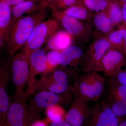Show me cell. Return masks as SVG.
I'll use <instances>...</instances> for the list:
<instances>
[{
  "mask_svg": "<svg viewBox=\"0 0 126 126\" xmlns=\"http://www.w3.org/2000/svg\"><path fill=\"white\" fill-rule=\"evenodd\" d=\"M47 9L35 14L23 16L12 26L5 44L6 53L12 57L23 47L35 27L45 20Z\"/></svg>",
  "mask_w": 126,
  "mask_h": 126,
  "instance_id": "6da1fadb",
  "label": "cell"
},
{
  "mask_svg": "<svg viewBox=\"0 0 126 126\" xmlns=\"http://www.w3.org/2000/svg\"><path fill=\"white\" fill-rule=\"evenodd\" d=\"M26 99H15L10 104L5 122L9 126H30L41 117L40 112Z\"/></svg>",
  "mask_w": 126,
  "mask_h": 126,
  "instance_id": "7a4b0ae2",
  "label": "cell"
},
{
  "mask_svg": "<svg viewBox=\"0 0 126 126\" xmlns=\"http://www.w3.org/2000/svg\"><path fill=\"white\" fill-rule=\"evenodd\" d=\"M12 58L10 67L11 78L15 87V99H26L24 89L26 84H28L29 77L28 55L27 52L22 50Z\"/></svg>",
  "mask_w": 126,
  "mask_h": 126,
  "instance_id": "3957f363",
  "label": "cell"
},
{
  "mask_svg": "<svg viewBox=\"0 0 126 126\" xmlns=\"http://www.w3.org/2000/svg\"><path fill=\"white\" fill-rule=\"evenodd\" d=\"M52 16L60 22L65 31L70 34L73 39L83 42H88L93 36L92 25L83 23L79 20L63 13L60 10L52 7Z\"/></svg>",
  "mask_w": 126,
  "mask_h": 126,
  "instance_id": "277c9868",
  "label": "cell"
},
{
  "mask_svg": "<svg viewBox=\"0 0 126 126\" xmlns=\"http://www.w3.org/2000/svg\"><path fill=\"white\" fill-rule=\"evenodd\" d=\"M112 47L106 36L95 39L89 46L84 54L82 65L84 73L102 72L103 58Z\"/></svg>",
  "mask_w": 126,
  "mask_h": 126,
  "instance_id": "5b68a950",
  "label": "cell"
},
{
  "mask_svg": "<svg viewBox=\"0 0 126 126\" xmlns=\"http://www.w3.org/2000/svg\"><path fill=\"white\" fill-rule=\"evenodd\" d=\"M58 21L55 19H49L38 24L32 32L22 50L30 52L40 48L44 43L59 30Z\"/></svg>",
  "mask_w": 126,
  "mask_h": 126,
  "instance_id": "8992f818",
  "label": "cell"
},
{
  "mask_svg": "<svg viewBox=\"0 0 126 126\" xmlns=\"http://www.w3.org/2000/svg\"><path fill=\"white\" fill-rule=\"evenodd\" d=\"M121 122L105 99L90 107L86 126H118Z\"/></svg>",
  "mask_w": 126,
  "mask_h": 126,
  "instance_id": "52a82bcc",
  "label": "cell"
},
{
  "mask_svg": "<svg viewBox=\"0 0 126 126\" xmlns=\"http://www.w3.org/2000/svg\"><path fill=\"white\" fill-rule=\"evenodd\" d=\"M27 53L29 64L30 73L28 87L25 93V96L26 99L35 93L39 81L36 79V76L41 74L43 75L46 67V54L45 50L40 48Z\"/></svg>",
  "mask_w": 126,
  "mask_h": 126,
  "instance_id": "ba28073f",
  "label": "cell"
},
{
  "mask_svg": "<svg viewBox=\"0 0 126 126\" xmlns=\"http://www.w3.org/2000/svg\"><path fill=\"white\" fill-rule=\"evenodd\" d=\"M74 96L73 93L58 94L49 91H41L35 95L30 104L40 112L56 104L70 103Z\"/></svg>",
  "mask_w": 126,
  "mask_h": 126,
  "instance_id": "9c48e42d",
  "label": "cell"
},
{
  "mask_svg": "<svg viewBox=\"0 0 126 126\" xmlns=\"http://www.w3.org/2000/svg\"><path fill=\"white\" fill-rule=\"evenodd\" d=\"M89 108L88 102L74 94L64 120L72 126H83L85 124Z\"/></svg>",
  "mask_w": 126,
  "mask_h": 126,
  "instance_id": "30bf717a",
  "label": "cell"
},
{
  "mask_svg": "<svg viewBox=\"0 0 126 126\" xmlns=\"http://www.w3.org/2000/svg\"><path fill=\"white\" fill-rule=\"evenodd\" d=\"M11 77L10 64L2 61L0 66V126L5 121L10 104L7 87Z\"/></svg>",
  "mask_w": 126,
  "mask_h": 126,
  "instance_id": "8fae6325",
  "label": "cell"
},
{
  "mask_svg": "<svg viewBox=\"0 0 126 126\" xmlns=\"http://www.w3.org/2000/svg\"><path fill=\"white\" fill-rule=\"evenodd\" d=\"M126 64L124 55L112 47L104 55L102 61V69L106 78L115 77Z\"/></svg>",
  "mask_w": 126,
  "mask_h": 126,
  "instance_id": "7c38bea8",
  "label": "cell"
},
{
  "mask_svg": "<svg viewBox=\"0 0 126 126\" xmlns=\"http://www.w3.org/2000/svg\"><path fill=\"white\" fill-rule=\"evenodd\" d=\"M84 54L82 50L76 46L71 45L60 51L58 61L60 65L70 68L78 72L80 67L82 70Z\"/></svg>",
  "mask_w": 126,
  "mask_h": 126,
  "instance_id": "4fadbf2b",
  "label": "cell"
},
{
  "mask_svg": "<svg viewBox=\"0 0 126 126\" xmlns=\"http://www.w3.org/2000/svg\"><path fill=\"white\" fill-rule=\"evenodd\" d=\"M49 4V2L46 0L41 1L31 0L12 6L11 26L16 21L24 16V14H26L27 15H30L38 13L47 9Z\"/></svg>",
  "mask_w": 126,
  "mask_h": 126,
  "instance_id": "5bb4252c",
  "label": "cell"
},
{
  "mask_svg": "<svg viewBox=\"0 0 126 126\" xmlns=\"http://www.w3.org/2000/svg\"><path fill=\"white\" fill-rule=\"evenodd\" d=\"M93 19L94 27L93 36L95 39L106 36L113 31L115 25L106 11L94 14Z\"/></svg>",
  "mask_w": 126,
  "mask_h": 126,
  "instance_id": "9a60e30c",
  "label": "cell"
},
{
  "mask_svg": "<svg viewBox=\"0 0 126 126\" xmlns=\"http://www.w3.org/2000/svg\"><path fill=\"white\" fill-rule=\"evenodd\" d=\"M12 22V6L0 0V45L5 47Z\"/></svg>",
  "mask_w": 126,
  "mask_h": 126,
  "instance_id": "2e32d148",
  "label": "cell"
},
{
  "mask_svg": "<svg viewBox=\"0 0 126 126\" xmlns=\"http://www.w3.org/2000/svg\"><path fill=\"white\" fill-rule=\"evenodd\" d=\"M73 39L65 30H59L47 41L46 50L62 51L72 45Z\"/></svg>",
  "mask_w": 126,
  "mask_h": 126,
  "instance_id": "e0dca14e",
  "label": "cell"
},
{
  "mask_svg": "<svg viewBox=\"0 0 126 126\" xmlns=\"http://www.w3.org/2000/svg\"><path fill=\"white\" fill-rule=\"evenodd\" d=\"M104 92L106 99H113L126 104V86L121 85L112 78H106Z\"/></svg>",
  "mask_w": 126,
  "mask_h": 126,
  "instance_id": "ac0fdd59",
  "label": "cell"
},
{
  "mask_svg": "<svg viewBox=\"0 0 126 126\" xmlns=\"http://www.w3.org/2000/svg\"><path fill=\"white\" fill-rule=\"evenodd\" d=\"M64 14L79 20L90 21L94 15L90 13L88 9L84 4L82 0H79L73 5L61 10Z\"/></svg>",
  "mask_w": 126,
  "mask_h": 126,
  "instance_id": "d6986e66",
  "label": "cell"
},
{
  "mask_svg": "<svg viewBox=\"0 0 126 126\" xmlns=\"http://www.w3.org/2000/svg\"><path fill=\"white\" fill-rule=\"evenodd\" d=\"M94 101H98L104 92L106 78L97 72H88Z\"/></svg>",
  "mask_w": 126,
  "mask_h": 126,
  "instance_id": "ffe728a7",
  "label": "cell"
},
{
  "mask_svg": "<svg viewBox=\"0 0 126 126\" xmlns=\"http://www.w3.org/2000/svg\"><path fill=\"white\" fill-rule=\"evenodd\" d=\"M126 32V24L123 23L116 30H113L106 36L113 47L123 53L124 37Z\"/></svg>",
  "mask_w": 126,
  "mask_h": 126,
  "instance_id": "44dd1931",
  "label": "cell"
},
{
  "mask_svg": "<svg viewBox=\"0 0 126 126\" xmlns=\"http://www.w3.org/2000/svg\"><path fill=\"white\" fill-rule=\"evenodd\" d=\"M106 12L115 26L119 27L123 23L122 6L118 0H109Z\"/></svg>",
  "mask_w": 126,
  "mask_h": 126,
  "instance_id": "7402d4cb",
  "label": "cell"
},
{
  "mask_svg": "<svg viewBox=\"0 0 126 126\" xmlns=\"http://www.w3.org/2000/svg\"><path fill=\"white\" fill-rule=\"evenodd\" d=\"M46 111L47 120L49 122L64 120L66 112L60 104H56L47 108Z\"/></svg>",
  "mask_w": 126,
  "mask_h": 126,
  "instance_id": "603a6c76",
  "label": "cell"
},
{
  "mask_svg": "<svg viewBox=\"0 0 126 126\" xmlns=\"http://www.w3.org/2000/svg\"><path fill=\"white\" fill-rule=\"evenodd\" d=\"M59 52L58 50H50L46 54V69L43 75L53 73L60 66L58 61Z\"/></svg>",
  "mask_w": 126,
  "mask_h": 126,
  "instance_id": "cb8c5ba5",
  "label": "cell"
},
{
  "mask_svg": "<svg viewBox=\"0 0 126 126\" xmlns=\"http://www.w3.org/2000/svg\"><path fill=\"white\" fill-rule=\"evenodd\" d=\"M86 7L90 11L96 13L106 11L109 0H82Z\"/></svg>",
  "mask_w": 126,
  "mask_h": 126,
  "instance_id": "d4e9b609",
  "label": "cell"
},
{
  "mask_svg": "<svg viewBox=\"0 0 126 126\" xmlns=\"http://www.w3.org/2000/svg\"><path fill=\"white\" fill-rule=\"evenodd\" d=\"M79 0H58L50 3L49 7L63 10L75 4Z\"/></svg>",
  "mask_w": 126,
  "mask_h": 126,
  "instance_id": "484cf974",
  "label": "cell"
},
{
  "mask_svg": "<svg viewBox=\"0 0 126 126\" xmlns=\"http://www.w3.org/2000/svg\"><path fill=\"white\" fill-rule=\"evenodd\" d=\"M124 67L115 77L111 78L119 84L126 86V64Z\"/></svg>",
  "mask_w": 126,
  "mask_h": 126,
  "instance_id": "4316f807",
  "label": "cell"
},
{
  "mask_svg": "<svg viewBox=\"0 0 126 126\" xmlns=\"http://www.w3.org/2000/svg\"><path fill=\"white\" fill-rule=\"evenodd\" d=\"M2 0L7 4L10 5L11 6H13L25 1L28 0ZM32 0L41 1L42 0Z\"/></svg>",
  "mask_w": 126,
  "mask_h": 126,
  "instance_id": "83f0119b",
  "label": "cell"
},
{
  "mask_svg": "<svg viewBox=\"0 0 126 126\" xmlns=\"http://www.w3.org/2000/svg\"><path fill=\"white\" fill-rule=\"evenodd\" d=\"M49 126H72L65 120H62L57 121L50 122Z\"/></svg>",
  "mask_w": 126,
  "mask_h": 126,
  "instance_id": "f1b7e54d",
  "label": "cell"
},
{
  "mask_svg": "<svg viewBox=\"0 0 126 126\" xmlns=\"http://www.w3.org/2000/svg\"><path fill=\"white\" fill-rule=\"evenodd\" d=\"M49 123L47 120L44 121L39 119L35 121L30 126H49Z\"/></svg>",
  "mask_w": 126,
  "mask_h": 126,
  "instance_id": "f546056e",
  "label": "cell"
},
{
  "mask_svg": "<svg viewBox=\"0 0 126 126\" xmlns=\"http://www.w3.org/2000/svg\"><path fill=\"white\" fill-rule=\"evenodd\" d=\"M123 16V23L126 24V3L122 6Z\"/></svg>",
  "mask_w": 126,
  "mask_h": 126,
  "instance_id": "4dcf8cb0",
  "label": "cell"
},
{
  "mask_svg": "<svg viewBox=\"0 0 126 126\" xmlns=\"http://www.w3.org/2000/svg\"><path fill=\"white\" fill-rule=\"evenodd\" d=\"M123 54L124 55L126 60V32L124 37V45H123Z\"/></svg>",
  "mask_w": 126,
  "mask_h": 126,
  "instance_id": "1f68e13d",
  "label": "cell"
},
{
  "mask_svg": "<svg viewBox=\"0 0 126 126\" xmlns=\"http://www.w3.org/2000/svg\"><path fill=\"white\" fill-rule=\"evenodd\" d=\"M118 126H126V119L120 122Z\"/></svg>",
  "mask_w": 126,
  "mask_h": 126,
  "instance_id": "d6a6232c",
  "label": "cell"
},
{
  "mask_svg": "<svg viewBox=\"0 0 126 126\" xmlns=\"http://www.w3.org/2000/svg\"><path fill=\"white\" fill-rule=\"evenodd\" d=\"M118 0L122 6L125 3H126V0Z\"/></svg>",
  "mask_w": 126,
  "mask_h": 126,
  "instance_id": "836d02e7",
  "label": "cell"
},
{
  "mask_svg": "<svg viewBox=\"0 0 126 126\" xmlns=\"http://www.w3.org/2000/svg\"><path fill=\"white\" fill-rule=\"evenodd\" d=\"M8 126V125H7V124H6V123H5L4 122V123H3L2 124V125H1V126Z\"/></svg>",
  "mask_w": 126,
  "mask_h": 126,
  "instance_id": "e575fe53",
  "label": "cell"
},
{
  "mask_svg": "<svg viewBox=\"0 0 126 126\" xmlns=\"http://www.w3.org/2000/svg\"><path fill=\"white\" fill-rule=\"evenodd\" d=\"M47 0V1H48V2H49V3H50V2H53L54 0Z\"/></svg>",
  "mask_w": 126,
  "mask_h": 126,
  "instance_id": "d590c367",
  "label": "cell"
},
{
  "mask_svg": "<svg viewBox=\"0 0 126 126\" xmlns=\"http://www.w3.org/2000/svg\"><path fill=\"white\" fill-rule=\"evenodd\" d=\"M56 0H54L53 1H56Z\"/></svg>",
  "mask_w": 126,
  "mask_h": 126,
  "instance_id": "8d00e7d4",
  "label": "cell"
},
{
  "mask_svg": "<svg viewBox=\"0 0 126 126\" xmlns=\"http://www.w3.org/2000/svg\"><path fill=\"white\" fill-rule=\"evenodd\" d=\"M46 0L47 1V0Z\"/></svg>",
  "mask_w": 126,
  "mask_h": 126,
  "instance_id": "74e56055",
  "label": "cell"
}]
</instances>
